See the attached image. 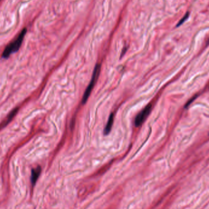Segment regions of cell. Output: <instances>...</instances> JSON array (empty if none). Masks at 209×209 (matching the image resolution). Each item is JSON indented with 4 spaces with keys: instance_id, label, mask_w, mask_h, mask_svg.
<instances>
[{
    "instance_id": "obj_1",
    "label": "cell",
    "mask_w": 209,
    "mask_h": 209,
    "mask_svg": "<svg viewBox=\"0 0 209 209\" xmlns=\"http://www.w3.org/2000/svg\"><path fill=\"white\" fill-rule=\"evenodd\" d=\"M27 31V29L24 28L22 31V32L20 33V34L18 35L17 39L13 42L10 43L6 47L2 55L3 58H8L12 53H15L18 51L22 45L24 37L25 35H26Z\"/></svg>"
},
{
    "instance_id": "obj_2",
    "label": "cell",
    "mask_w": 209,
    "mask_h": 209,
    "mask_svg": "<svg viewBox=\"0 0 209 209\" xmlns=\"http://www.w3.org/2000/svg\"><path fill=\"white\" fill-rule=\"evenodd\" d=\"M100 70H101V66L100 64H97L94 68V72L92 76V78L91 80L90 81V83L89 84V86H87V87L86 88V90L85 91L83 99H82V103L85 104L88 99V98L89 97L90 94L93 89V88L96 85L97 80H98V78L99 77V75L100 73Z\"/></svg>"
},
{
    "instance_id": "obj_3",
    "label": "cell",
    "mask_w": 209,
    "mask_h": 209,
    "mask_svg": "<svg viewBox=\"0 0 209 209\" xmlns=\"http://www.w3.org/2000/svg\"><path fill=\"white\" fill-rule=\"evenodd\" d=\"M151 110L152 105L149 104L145 106L143 110V111H141L138 114V116L136 117L135 121V125L136 127H139L143 124V123L145 121V120L149 116Z\"/></svg>"
},
{
    "instance_id": "obj_4",
    "label": "cell",
    "mask_w": 209,
    "mask_h": 209,
    "mask_svg": "<svg viewBox=\"0 0 209 209\" xmlns=\"http://www.w3.org/2000/svg\"><path fill=\"white\" fill-rule=\"evenodd\" d=\"M41 168L40 166H37V168L33 169L32 172H31V180L33 185H34L35 183H36L38 178H39V177L41 174Z\"/></svg>"
},
{
    "instance_id": "obj_5",
    "label": "cell",
    "mask_w": 209,
    "mask_h": 209,
    "mask_svg": "<svg viewBox=\"0 0 209 209\" xmlns=\"http://www.w3.org/2000/svg\"><path fill=\"white\" fill-rule=\"evenodd\" d=\"M113 122H114V115H113V113H112L109 117L108 121V122H107L105 128V130H104V134L105 135H108L111 131Z\"/></svg>"
},
{
    "instance_id": "obj_6",
    "label": "cell",
    "mask_w": 209,
    "mask_h": 209,
    "mask_svg": "<svg viewBox=\"0 0 209 209\" xmlns=\"http://www.w3.org/2000/svg\"><path fill=\"white\" fill-rule=\"evenodd\" d=\"M18 110V108H16V109H14L13 111H12L10 114H9V115L8 116L7 118H6V119L5 120V122H4L3 124V126H5L7 125L9 122H10L11 120L14 118V117L16 115V114L17 113Z\"/></svg>"
},
{
    "instance_id": "obj_7",
    "label": "cell",
    "mask_w": 209,
    "mask_h": 209,
    "mask_svg": "<svg viewBox=\"0 0 209 209\" xmlns=\"http://www.w3.org/2000/svg\"><path fill=\"white\" fill-rule=\"evenodd\" d=\"M188 16H189V13H188V12H187V13L185 15V16L181 19V20H180V22L178 23V24H177V27L180 26V25H181L183 22H184L187 20V19L188 18Z\"/></svg>"
}]
</instances>
